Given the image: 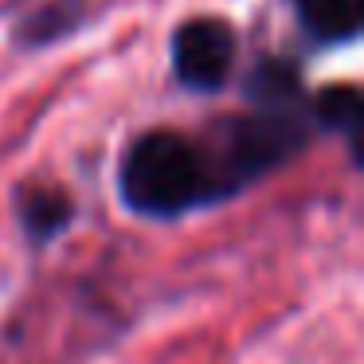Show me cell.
Masks as SVG:
<instances>
[{
	"label": "cell",
	"instance_id": "5b68a950",
	"mask_svg": "<svg viewBox=\"0 0 364 364\" xmlns=\"http://www.w3.org/2000/svg\"><path fill=\"white\" fill-rule=\"evenodd\" d=\"M16 215L32 243H51L71 228L75 204L63 188H24L16 196Z\"/></svg>",
	"mask_w": 364,
	"mask_h": 364
},
{
	"label": "cell",
	"instance_id": "52a82bcc",
	"mask_svg": "<svg viewBox=\"0 0 364 364\" xmlns=\"http://www.w3.org/2000/svg\"><path fill=\"white\" fill-rule=\"evenodd\" d=\"M243 95L259 110H294V102L301 98V75L290 59H259L243 79Z\"/></svg>",
	"mask_w": 364,
	"mask_h": 364
},
{
	"label": "cell",
	"instance_id": "3957f363",
	"mask_svg": "<svg viewBox=\"0 0 364 364\" xmlns=\"http://www.w3.org/2000/svg\"><path fill=\"white\" fill-rule=\"evenodd\" d=\"M235 67V28L215 16L184 20L173 32V75L192 95H215Z\"/></svg>",
	"mask_w": 364,
	"mask_h": 364
},
{
	"label": "cell",
	"instance_id": "7a4b0ae2",
	"mask_svg": "<svg viewBox=\"0 0 364 364\" xmlns=\"http://www.w3.org/2000/svg\"><path fill=\"white\" fill-rule=\"evenodd\" d=\"M306 141L309 129L294 110H255L220 118L212 134L200 141L215 200L235 196L239 188L282 168L286 161H294L306 149Z\"/></svg>",
	"mask_w": 364,
	"mask_h": 364
},
{
	"label": "cell",
	"instance_id": "277c9868",
	"mask_svg": "<svg viewBox=\"0 0 364 364\" xmlns=\"http://www.w3.org/2000/svg\"><path fill=\"white\" fill-rule=\"evenodd\" d=\"M301 32L314 43H348L364 28V0H294Z\"/></svg>",
	"mask_w": 364,
	"mask_h": 364
},
{
	"label": "cell",
	"instance_id": "ba28073f",
	"mask_svg": "<svg viewBox=\"0 0 364 364\" xmlns=\"http://www.w3.org/2000/svg\"><path fill=\"white\" fill-rule=\"evenodd\" d=\"M360 118H364V102L356 87H325L314 98V122L329 134L348 137L353 153H356V141H360Z\"/></svg>",
	"mask_w": 364,
	"mask_h": 364
},
{
	"label": "cell",
	"instance_id": "8992f818",
	"mask_svg": "<svg viewBox=\"0 0 364 364\" xmlns=\"http://www.w3.org/2000/svg\"><path fill=\"white\" fill-rule=\"evenodd\" d=\"M82 16H87L82 0H48L12 28V40H16V48H48V43H59L79 32Z\"/></svg>",
	"mask_w": 364,
	"mask_h": 364
},
{
	"label": "cell",
	"instance_id": "6da1fadb",
	"mask_svg": "<svg viewBox=\"0 0 364 364\" xmlns=\"http://www.w3.org/2000/svg\"><path fill=\"white\" fill-rule=\"evenodd\" d=\"M118 192L129 212L149 220H176L192 208L215 204L200 141L173 129H149L129 145L118 168Z\"/></svg>",
	"mask_w": 364,
	"mask_h": 364
}]
</instances>
